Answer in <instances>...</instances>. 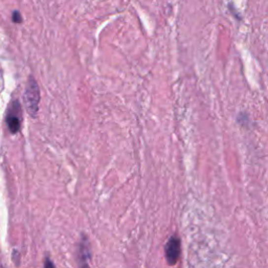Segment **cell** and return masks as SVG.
I'll use <instances>...</instances> for the list:
<instances>
[{
  "instance_id": "3",
  "label": "cell",
  "mask_w": 268,
  "mask_h": 268,
  "mask_svg": "<svg viewBox=\"0 0 268 268\" xmlns=\"http://www.w3.org/2000/svg\"><path fill=\"white\" fill-rule=\"evenodd\" d=\"M78 262L80 268H89V259H90V251H89V245L88 241L85 237L82 238V241L80 242L79 245V254H78Z\"/></svg>"
},
{
  "instance_id": "2",
  "label": "cell",
  "mask_w": 268,
  "mask_h": 268,
  "mask_svg": "<svg viewBox=\"0 0 268 268\" xmlns=\"http://www.w3.org/2000/svg\"><path fill=\"white\" fill-rule=\"evenodd\" d=\"M166 258L167 261L170 265H175L177 263L178 259L180 257V250H181V245H180V240L178 237L173 236L169 239V241L167 242L166 247Z\"/></svg>"
},
{
  "instance_id": "4",
  "label": "cell",
  "mask_w": 268,
  "mask_h": 268,
  "mask_svg": "<svg viewBox=\"0 0 268 268\" xmlns=\"http://www.w3.org/2000/svg\"><path fill=\"white\" fill-rule=\"evenodd\" d=\"M7 126L12 133H17L20 129V120L16 115L10 114L7 116Z\"/></svg>"
},
{
  "instance_id": "5",
  "label": "cell",
  "mask_w": 268,
  "mask_h": 268,
  "mask_svg": "<svg viewBox=\"0 0 268 268\" xmlns=\"http://www.w3.org/2000/svg\"><path fill=\"white\" fill-rule=\"evenodd\" d=\"M13 21L16 22V23H20L22 21L21 15H20L19 12H14V14H13Z\"/></svg>"
},
{
  "instance_id": "1",
  "label": "cell",
  "mask_w": 268,
  "mask_h": 268,
  "mask_svg": "<svg viewBox=\"0 0 268 268\" xmlns=\"http://www.w3.org/2000/svg\"><path fill=\"white\" fill-rule=\"evenodd\" d=\"M25 105L29 113L32 116H36L38 109H39V102H40V90L38 87V84L35 79H30L25 89Z\"/></svg>"
},
{
  "instance_id": "6",
  "label": "cell",
  "mask_w": 268,
  "mask_h": 268,
  "mask_svg": "<svg viewBox=\"0 0 268 268\" xmlns=\"http://www.w3.org/2000/svg\"><path fill=\"white\" fill-rule=\"evenodd\" d=\"M44 268H55V265L49 259H46L44 262Z\"/></svg>"
}]
</instances>
